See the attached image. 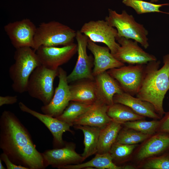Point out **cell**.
<instances>
[{
	"label": "cell",
	"mask_w": 169,
	"mask_h": 169,
	"mask_svg": "<svg viewBox=\"0 0 169 169\" xmlns=\"http://www.w3.org/2000/svg\"><path fill=\"white\" fill-rule=\"evenodd\" d=\"M0 148L14 164L28 169L46 167L28 131L13 112L5 110L0 117Z\"/></svg>",
	"instance_id": "cell-1"
},
{
	"label": "cell",
	"mask_w": 169,
	"mask_h": 169,
	"mask_svg": "<svg viewBox=\"0 0 169 169\" xmlns=\"http://www.w3.org/2000/svg\"><path fill=\"white\" fill-rule=\"evenodd\" d=\"M163 66L159 69V60L150 61L145 64L143 79L136 97L154 106L161 118L165 113L163 101L169 90V54L163 57Z\"/></svg>",
	"instance_id": "cell-2"
},
{
	"label": "cell",
	"mask_w": 169,
	"mask_h": 169,
	"mask_svg": "<svg viewBox=\"0 0 169 169\" xmlns=\"http://www.w3.org/2000/svg\"><path fill=\"white\" fill-rule=\"evenodd\" d=\"M14 59L15 62L9 69L12 86L15 92L22 93L27 92L31 74L41 64L36 51L30 47L16 49Z\"/></svg>",
	"instance_id": "cell-3"
},
{
	"label": "cell",
	"mask_w": 169,
	"mask_h": 169,
	"mask_svg": "<svg viewBox=\"0 0 169 169\" xmlns=\"http://www.w3.org/2000/svg\"><path fill=\"white\" fill-rule=\"evenodd\" d=\"M76 31L59 22L51 21L40 23L37 27L33 49L41 46H64L73 44Z\"/></svg>",
	"instance_id": "cell-4"
},
{
	"label": "cell",
	"mask_w": 169,
	"mask_h": 169,
	"mask_svg": "<svg viewBox=\"0 0 169 169\" xmlns=\"http://www.w3.org/2000/svg\"><path fill=\"white\" fill-rule=\"evenodd\" d=\"M108 12L105 20L116 29L117 37L133 39L145 49L148 47V31L143 24L137 23L132 15L129 14L125 10L118 13L115 11L109 9Z\"/></svg>",
	"instance_id": "cell-5"
},
{
	"label": "cell",
	"mask_w": 169,
	"mask_h": 169,
	"mask_svg": "<svg viewBox=\"0 0 169 169\" xmlns=\"http://www.w3.org/2000/svg\"><path fill=\"white\" fill-rule=\"evenodd\" d=\"M58 75V69H50L41 65L38 66L30 76L27 92L31 97L41 101L44 105L48 104L54 94V82Z\"/></svg>",
	"instance_id": "cell-6"
},
{
	"label": "cell",
	"mask_w": 169,
	"mask_h": 169,
	"mask_svg": "<svg viewBox=\"0 0 169 169\" xmlns=\"http://www.w3.org/2000/svg\"><path fill=\"white\" fill-rule=\"evenodd\" d=\"M80 30L93 42L105 44L112 55L116 53L120 46L116 42V29L109 25L105 20L89 21L84 23Z\"/></svg>",
	"instance_id": "cell-7"
},
{
	"label": "cell",
	"mask_w": 169,
	"mask_h": 169,
	"mask_svg": "<svg viewBox=\"0 0 169 169\" xmlns=\"http://www.w3.org/2000/svg\"><path fill=\"white\" fill-rule=\"evenodd\" d=\"M145 64L125 65L107 71L117 81L124 92L133 96L137 94L141 86Z\"/></svg>",
	"instance_id": "cell-8"
},
{
	"label": "cell",
	"mask_w": 169,
	"mask_h": 169,
	"mask_svg": "<svg viewBox=\"0 0 169 169\" xmlns=\"http://www.w3.org/2000/svg\"><path fill=\"white\" fill-rule=\"evenodd\" d=\"M75 39L77 41V60L72 72L67 76L68 83L76 80L87 79L94 80L91 71L94 59L87 52L88 38L80 30L76 31Z\"/></svg>",
	"instance_id": "cell-9"
},
{
	"label": "cell",
	"mask_w": 169,
	"mask_h": 169,
	"mask_svg": "<svg viewBox=\"0 0 169 169\" xmlns=\"http://www.w3.org/2000/svg\"><path fill=\"white\" fill-rule=\"evenodd\" d=\"M77 44H73L62 47L41 46L35 51L41 65L56 70L68 62L77 52Z\"/></svg>",
	"instance_id": "cell-10"
},
{
	"label": "cell",
	"mask_w": 169,
	"mask_h": 169,
	"mask_svg": "<svg viewBox=\"0 0 169 169\" xmlns=\"http://www.w3.org/2000/svg\"><path fill=\"white\" fill-rule=\"evenodd\" d=\"M58 71L59 83L53 98L48 104L41 107V111L44 114L55 118L63 113L71 99L66 72L60 67L59 68Z\"/></svg>",
	"instance_id": "cell-11"
},
{
	"label": "cell",
	"mask_w": 169,
	"mask_h": 169,
	"mask_svg": "<svg viewBox=\"0 0 169 169\" xmlns=\"http://www.w3.org/2000/svg\"><path fill=\"white\" fill-rule=\"evenodd\" d=\"M37 27L30 19L24 18L8 23L4 29L16 49L24 47L33 49Z\"/></svg>",
	"instance_id": "cell-12"
},
{
	"label": "cell",
	"mask_w": 169,
	"mask_h": 169,
	"mask_svg": "<svg viewBox=\"0 0 169 169\" xmlns=\"http://www.w3.org/2000/svg\"><path fill=\"white\" fill-rule=\"evenodd\" d=\"M120 45L116 53L113 55L119 61L129 64H145L149 62L156 60V57L144 51L138 42L124 37H116Z\"/></svg>",
	"instance_id": "cell-13"
},
{
	"label": "cell",
	"mask_w": 169,
	"mask_h": 169,
	"mask_svg": "<svg viewBox=\"0 0 169 169\" xmlns=\"http://www.w3.org/2000/svg\"><path fill=\"white\" fill-rule=\"evenodd\" d=\"M75 145L72 142H65L60 148H54L45 150L42 153L47 167L51 166L59 169L69 165L82 163L84 159L75 151Z\"/></svg>",
	"instance_id": "cell-14"
},
{
	"label": "cell",
	"mask_w": 169,
	"mask_h": 169,
	"mask_svg": "<svg viewBox=\"0 0 169 169\" xmlns=\"http://www.w3.org/2000/svg\"><path fill=\"white\" fill-rule=\"evenodd\" d=\"M18 105L21 111L35 117L48 129L53 137V143L54 148L61 147L64 145L65 142L63 141L62 137L64 133L68 131L72 134L74 133L70 129L71 126L68 124L61 121L56 118L33 110L22 102H19Z\"/></svg>",
	"instance_id": "cell-15"
},
{
	"label": "cell",
	"mask_w": 169,
	"mask_h": 169,
	"mask_svg": "<svg viewBox=\"0 0 169 169\" xmlns=\"http://www.w3.org/2000/svg\"><path fill=\"white\" fill-rule=\"evenodd\" d=\"M87 48L94 57L92 74L94 77L107 70L125 65L114 57L107 46L99 45L89 39Z\"/></svg>",
	"instance_id": "cell-16"
},
{
	"label": "cell",
	"mask_w": 169,
	"mask_h": 169,
	"mask_svg": "<svg viewBox=\"0 0 169 169\" xmlns=\"http://www.w3.org/2000/svg\"><path fill=\"white\" fill-rule=\"evenodd\" d=\"M109 106L101 101L97 100L89 110L74 121L73 126L87 125L104 128L112 121L107 113Z\"/></svg>",
	"instance_id": "cell-17"
},
{
	"label": "cell",
	"mask_w": 169,
	"mask_h": 169,
	"mask_svg": "<svg viewBox=\"0 0 169 169\" xmlns=\"http://www.w3.org/2000/svg\"><path fill=\"white\" fill-rule=\"evenodd\" d=\"M98 100L110 106L116 94L124 92L117 81L105 71L95 77Z\"/></svg>",
	"instance_id": "cell-18"
},
{
	"label": "cell",
	"mask_w": 169,
	"mask_h": 169,
	"mask_svg": "<svg viewBox=\"0 0 169 169\" xmlns=\"http://www.w3.org/2000/svg\"><path fill=\"white\" fill-rule=\"evenodd\" d=\"M113 101L114 103L126 105L137 114L145 117L158 120L161 118L151 103L136 97H135L127 93L123 92L115 94L113 97Z\"/></svg>",
	"instance_id": "cell-19"
},
{
	"label": "cell",
	"mask_w": 169,
	"mask_h": 169,
	"mask_svg": "<svg viewBox=\"0 0 169 169\" xmlns=\"http://www.w3.org/2000/svg\"><path fill=\"white\" fill-rule=\"evenodd\" d=\"M169 148V134L158 132L150 137L142 146L136 155L139 160H142L159 154Z\"/></svg>",
	"instance_id": "cell-20"
},
{
	"label": "cell",
	"mask_w": 169,
	"mask_h": 169,
	"mask_svg": "<svg viewBox=\"0 0 169 169\" xmlns=\"http://www.w3.org/2000/svg\"><path fill=\"white\" fill-rule=\"evenodd\" d=\"M71 101L93 104L98 100L94 80H89L69 85Z\"/></svg>",
	"instance_id": "cell-21"
},
{
	"label": "cell",
	"mask_w": 169,
	"mask_h": 169,
	"mask_svg": "<svg viewBox=\"0 0 169 169\" xmlns=\"http://www.w3.org/2000/svg\"><path fill=\"white\" fill-rule=\"evenodd\" d=\"M132 169L133 167L128 166H121L116 165L113 161L110 153H96L92 159L84 163L77 164L67 165L62 167L60 169Z\"/></svg>",
	"instance_id": "cell-22"
},
{
	"label": "cell",
	"mask_w": 169,
	"mask_h": 169,
	"mask_svg": "<svg viewBox=\"0 0 169 169\" xmlns=\"http://www.w3.org/2000/svg\"><path fill=\"white\" fill-rule=\"evenodd\" d=\"M73 126L76 129L81 130L83 133L84 149L81 155L84 160L95 154L97 152L99 138L102 128L87 125H77Z\"/></svg>",
	"instance_id": "cell-23"
},
{
	"label": "cell",
	"mask_w": 169,
	"mask_h": 169,
	"mask_svg": "<svg viewBox=\"0 0 169 169\" xmlns=\"http://www.w3.org/2000/svg\"><path fill=\"white\" fill-rule=\"evenodd\" d=\"M122 125L112 120L101 129L96 153L109 152L112 146L116 141L118 133L122 129Z\"/></svg>",
	"instance_id": "cell-24"
},
{
	"label": "cell",
	"mask_w": 169,
	"mask_h": 169,
	"mask_svg": "<svg viewBox=\"0 0 169 169\" xmlns=\"http://www.w3.org/2000/svg\"><path fill=\"white\" fill-rule=\"evenodd\" d=\"M107 114L112 120L121 124L129 121L143 120L145 117L139 115L129 107L118 103L110 106Z\"/></svg>",
	"instance_id": "cell-25"
},
{
	"label": "cell",
	"mask_w": 169,
	"mask_h": 169,
	"mask_svg": "<svg viewBox=\"0 0 169 169\" xmlns=\"http://www.w3.org/2000/svg\"><path fill=\"white\" fill-rule=\"evenodd\" d=\"M93 105L70 101L63 113L56 118L71 126H73L74 121L89 110Z\"/></svg>",
	"instance_id": "cell-26"
},
{
	"label": "cell",
	"mask_w": 169,
	"mask_h": 169,
	"mask_svg": "<svg viewBox=\"0 0 169 169\" xmlns=\"http://www.w3.org/2000/svg\"><path fill=\"white\" fill-rule=\"evenodd\" d=\"M122 2L126 6L132 8L138 14L154 12L169 14L159 10L162 6L169 5L168 3L156 4L142 0H122Z\"/></svg>",
	"instance_id": "cell-27"
},
{
	"label": "cell",
	"mask_w": 169,
	"mask_h": 169,
	"mask_svg": "<svg viewBox=\"0 0 169 169\" xmlns=\"http://www.w3.org/2000/svg\"><path fill=\"white\" fill-rule=\"evenodd\" d=\"M151 136L133 129L126 128L120 130L116 141L124 144H136L144 141Z\"/></svg>",
	"instance_id": "cell-28"
},
{
	"label": "cell",
	"mask_w": 169,
	"mask_h": 169,
	"mask_svg": "<svg viewBox=\"0 0 169 169\" xmlns=\"http://www.w3.org/2000/svg\"><path fill=\"white\" fill-rule=\"evenodd\" d=\"M159 124L160 120H155L151 121L139 120L127 121L123 125L125 128L151 136L156 131Z\"/></svg>",
	"instance_id": "cell-29"
},
{
	"label": "cell",
	"mask_w": 169,
	"mask_h": 169,
	"mask_svg": "<svg viewBox=\"0 0 169 169\" xmlns=\"http://www.w3.org/2000/svg\"><path fill=\"white\" fill-rule=\"evenodd\" d=\"M137 146V144H124L116 141L112 146L109 153L113 161L120 162L130 155Z\"/></svg>",
	"instance_id": "cell-30"
},
{
	"label": "cell",
	"mask_w": 169,
	"mask_h": 169,
	"mask_svg": "<svg viewBox=\"0 0 169 169\" xmlns=\"http://www.w3.org/2000/svg\"><path fill=\"white\" fill-rule=\"evenodd\" d=\"M143 167L146 169H169V156L148 158Z\"/></svg>",
	"instance_id": "cell-31"
},
{
	"label": "cell",
	"mask_w": 169,
	"mask_h": 169,
	"mask_svg": "<svg viewBox=\"0 0 169 169\" xmlns=\"http://www.w3.org/2000/svg\"><path fill=\"white\" fill-rule=\"evenodd\" d=\"M156 131L165 133L169 134V111L165 112L163 117L160 120V124Z\"/></svg>",
	"instance_id": "cell-32"
},
{
	"label": "cell",
	"mask_w": 169,
	"mask_h": 169,
	"mask_svg": "<svg viewBox=\"0 0 169 169\" xmlns=\"http://www.w3.org/2000/svg\"><path fill=\"white\" fill-rule=\"evenodd\" d=\"M0 159L4 161L7 169H28L24 166L17 165L13 163L8 156L3 152L1 154Z\"/></svg>",
	"instance_id": "cell-33"
},
{
	"label": "cell",
	"mask_w": 169,
	"mask_h": 169,
	"mask_svg": "<svg viewBox=\"0 0 169 169\" xmlns=\"http://www.w3.org/2000/svg\"><path fill=\"white\" fill-rule=\"evenodd\" d=\"M18 96H0V106L4 105H13L17 102Z\"/></svg>",
	"instance_id": "cell-34"
},
{
	"label": "cell",
	"mask_w": 169,
	"mask_h": 169,
	"mask_svg": "<svg viewBox=\"0 0 169 169\" xmlns=\"http://www.w3.org/2000/svg\"><path fill=\"white\" fill-rule=\"evenodd\" d=\"M2 160L0 159V169H5L6 168L2 164Z\"/></svg>",
	"instance_id": "cell-35"
},
{
	"label": "cell",
	"mask_w": 169,
	"mask_h": 169,
	"mask_svg": "<svg viewBox=\"0 0 169 169\" xmlns=\"http://www.w3.org/2000/svg\"><path fill=\"white\" fill-rule=\"evenodd\" d=\"M150 2L151 3H154L157 2L158 0H150Z\"/></svg>",
	"instance_id": "cell-36"
}]
</instances>
